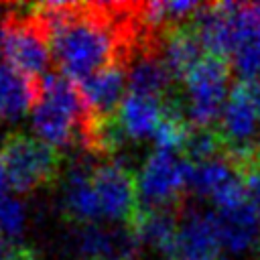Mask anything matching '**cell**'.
<instances>
[{
  "instance_id": "obj_20",
  "label": "cell",
  "mask_w": 260,
  "mask_h": 260,
  "mask_svg": "<svg viewBox=\"0 0 260 260\" xmlns=\"http://www.w3.org/2000/svg\"><path fill=\"white\" fill-rule=\"evenodd\" d=\"M203 6L189 0H173V2H150L140 6V18L146 26L154 28H177L183 20L197 14Z\"/></svg>"
},
{
  "instance_id": "obj_16",
  "label": "cell",
  "mask_w": 260,
  "mask_h": 260,
  "mask_svg": "<svg viewBox=\"0 0 260 260\" xmlns=\"http://www.w3.org/2000/svg\"><path fill=\"white\" fill-rule=\"evenodd\" d=\"M91 167L93 165H87V162L73 165L67 171L61 187L63 211L79 225L102 223L100 203H98V195L91 181Z\"/></svg>"
},
{
  "instance_id": "obj_10",
  "label": "cell",
  "mask_w": 260,
  "mask_h": 260,
  "mask_svg": "<svg viewBox=\"0 0 260 260\" xmlns=\"http://www.w3.org/2000/svg\"><path fill=\"white\" fill-rule=\"evenodd\" d=\"M228 61L240 81L260 83V2L236 4Z\"/></svg>"
},
{
  "instance_id": "obj_7",
  "label": "cell",
  "mask_w": 260,
  "mask_h": 260,
  "mask_svg": "<svg viewBox=\"0 0 260 260\" xmlns=\"http://www.w3.org/2000/svg\"><path fill=\"white\" fill-rule=\"evenodd\" d=\"M0 57L14 71L37 79L49 73L53 51L47 32L28 20H8L0 26Z\"/></svg>"
},
{
  "instance_id": "obj_6",
  "label": "cell",
  "mask_w": 260,
  "mask_h": 260,
  "mask_svg": "<svg viewBox=\"0 0 260 260\" xmlns=\"http://www.w3.org/2000/svg\"><path fill=\"white\" fill-rule=\"evenodd\" d=\"M219 138L230 146L238 160L250 158L260 138V83L238 81L219 116Z\"/></svg>"
},
{
  "instance_id": "obj_26",
  "label": "cell",
  "mask_w": 260,
  "mask_h": 260,
  "mask_svg": "<svg viewBox=\"0 0 260 260\" xmlns=\"http://www.w3.org/2000/svg\"><path fill=\"white\" fill-rule=\"evenodd\" d=\"M116 260H136L134 256H122V258H116Z\"/></svg>"
},
{
  "instance_id": "obj_21",
  "label": "cell",
  "mask_w": 260,
  "mask_h": 260,
  "mask_svg": "<svg viewBox=\"0 0 260 260\" xmlns=\"http://www.w3.org/2000/svg\"><path fill=\"white\" fill-rule=\"evenodd\" d=\"M28 223V213L20 197L12 189H0V236L10 242L22 238Z\"/></svg>"
},
{
  "instance_id": "obj_24",
  "label": "cell",
  "mask_w": 260,
  "mask_h": 260,
  "mask_svg": "<svg viewBox=\"0 0 260 260\" xmlns=\"http://www.w3.org/2000/svg\"><path fill=\"white\" fill-rule=\"evenodd\" d=\"M18 252H20V248H16L14 242L0 236V260H14Z\"/></svg>"
},
{
  "instance_id": "obj_9",
  "label": "cell",
  "mask_w": 260,
  "mask_h": 260,
  "mask_svg": "<svg viewBox=\"0 0 260 260\" xmlns=\"http://www.w3.org/2000/svg\"><path fill=\"white\" fill-rule=\"evenodd\" d=\"M91 181L100 203L102 223H122L136 209V179L118 160H106L91 167Z\"/></svg>"
},
{
  "instance_id": "obj_14",
  "label": "cell",
  "mask_w": 260,
  "mask_h": 260,
  "mask_svg": "<svg viewBox=\"0 0 260 260\" xmlns=\"http://www.w3.org/2000/svg\"><path fill=\"white\" fill-rule=\"evenodd\" d=\"M138 248L132 232H120L106 228L104 223L81 225L71 238V250L79 260H116L122 256H134Z\"/></svg>"
},
{
  "instance_id": "obj_1",
  "label": "cell",
  "mask_w": 260,
  "mask_h": 260,
  "mask_svg": "<svg viewBox=\"0 0 260 260\" xmlns=\"http://www.w3.org/2000/svg\"><path fill=\"white\" fill-rule=\"evenodd\" d=\"M37 20L47 30L61 73L73 83L114 65L118 35L100 8L89 12L79 4L45 2L37 6Z\"/></svg>"
},
{
  "instance_id": "obj_13",
  "label": "cell",
  "mask_w": 260,
  "mask_h": 260,
  "mask_svg": "<svg viewBox=\"0 0 260 260\" xmlns=\"http://www.w3.org/2000/svg\"><path fill=\"white\" fill-rule=\"evenodd\" d=\"M213 215H215L221 250L230 254H246L258 246L260 213L248 203V199L215 209Z\"/></svg>"
},
{
  "instance_id": "obj_2",
  "label": "cell",
  "mask_w": 260,
  "mask_h": 260,
  "mask_svg": "<svg viewBox=\"0 0 260 260\" xmlns=\"http://www.w3.org/2000/svg\"><path fill=\"white\" fill-rule=\"evenodd\" d=\"M89 126L91 120L77 83L63 73H47L41 77L37 102L30 112L32 136L59 150L71 146L81 136H85L89 144Z\"/></svg>"
},
{
  "instance_id": "obj_12",
  "label": "cell",
  "mask_w": 260,
  "mask_h": 260,
  "mask_svg": "<svg viewBox=\"0 0 260 260\" xmlns=\"http://www.w3.org/2000/svg\"><path fill=\"white\" fill-rule=\"evenodd\" d=\"M77 87L89 120L93 124H100L108 122V116L116 114V110L120 108L124 95L128 93V79L126 71L118 63H114L79 81Z\"/></svg>"
},
{
  "instance_id": "obj_11",
  "label": "cell",
  "mask_w": 260,
  "mask_h": 260,
  "mask_svg": "<svg viewBox=\"0 0 260 260\" xmlns=\"http://www.w3.org/2000/svg\"><path fill=\"white\" fill-rule=\"evenodd\" d=\"M221 252L213 211L191 209L179 219L173 248L165 260H221Z\"/></svg>"
},
{
  "instance_id": "obj_8",
  "label": "cell",
  "mask_w": 260,
  "mask_h": 260,
  "mask_svg": "<svg viewBox=\"0 0 260 260\" xmlns=\"http://www.w3.org/2000/svg\"><path fill=\"white\" fill-rule=\"evenodd\" d=\"M189 191L211 201L215 209L240 203L246 199L244 169L223 154L201 162H191Z\"/></svg>"
},
{
  "instance_id": "obj_15",
  "label": "cell",
  "mask_w": 260,
  "mask_h": 260,
  "mask_svg": "<svg viewBox=\"0 0 260 260\" xmlns=\"http://www.w3.org/2000/svg\"><path fill=\"white\" fill-rule=\"evenodd\" d=\"M167 114V106L158 98L132 93L128 91L116 110V128L122 136L130 140H148L154 138L162 118Z\"/></svg>"
},
{
  "instance_id": "obj_5",
  "label": "cell",
  "mask_w": 260,
  "mask_h": 260,
  "mask_svg": "<svg viewBox=\"0 0 260 260\" xmlns=\"http://www.w3.org/2000/svg\"><path fill=\"white\" fill-rule=\"evenodd\" d=\"M191 160L173 150L154 148L136 173V197L140 211L169 209L185 191H189Z\"/></svg>"
},
{
  "instance_id": "obj_3",
  "label": "cell",
  "mask_w": 260,
  "mask_h": 260,
  "mask_svg": "<svg viewBox=\"0 0 260 260\" xmlns=\"http://www.w3.org/2000/svg\"><path fill=\"white\" fill-rule=\"evenodd\" d=\"M230 65L221 57L205 55L183 79L185 120L197 130H209L219 122L230 98Z\"/></svg>"
},
{
  "instance_id": "obj_17",
  "label": "cell",
  "mask_w": 260,
  "mask_h": 260,
  "mask_svg": "<svg viewBox=\"0 0 260 260\" xmlns=\"http://www.w3.org/2000/svg\"><path fill=\"white\" fill-rule=\"evenodd\" d=\"M126 79H128V91L158 100L167 95V91L175 81L173 73L169 71L160 55L154 51H144L140 55H134L126 69Z\"/></svg>"
},
{
  "instance_id": "obj_23",
  "label": "cell",
  "mask_w": 260,
  "mask_h": 260,
  "mask_svg": "<svg viewBox=\"0 0 260 260\" xmlns=\"http://www.w3.org/2000/svg\"><path fill=\"white\" fill-rule=\"evenodd\" d=\"M244 191L248 203L260 213V162H250L244 169Z\"/></svg>"
},
{
  "instance_id": "obj_25",
  "label": "cell",
  "mask_w": 260,
  "mask_h": 260,
  "mask_svg": "<svg viewBox=\"0 0 260 260\" xmlns=\"http://www.w3.org/2000/svg\"><path fill=\"white\" fill-rule=\"evenodd\" d=\"M14 260H35V258H32V254H30V252L20 250V252L16 254V258H14Z\"/></svg>"
},
{
  "instance_id": "obj_4",
  "label": "cell",
  "mask_w": 260,
  "mask_h": 260,
  "mask_svg": "<svg viewBox=\"0 0 260 260\" xmlns=\"http://www.w3.org/2000/svg\"><path fill=\"white\" fill-rule=\"evenodd\" d=\"M0 162L14 193H30L49 183L59 169L55 148L28 134H10L0 146Z\"/></svg>"
},
{
  "instance_id": "obj_18",
  "label": "cell",
  "mask_w": 260,
  "mask_h": 260,
  "mask_svg": "<svg viewBox=\"0 0 260 260\" xmlns=\"http://www.w3.org/2000/svg\"><path fill=\"white\" fill-rule=\"evenodd\" d=\"M179 219L171 209H146L138 211L132 223V236L138 246H146L152 252L169 256L175 236H177Z\"/></svg>"
},
{
  "instance_id": "obj_22",
  "label": "cell",
  "mask_w": 260,
  "mask_h": 260,
  "mask_svg": "<svg viewBox=\"0 0 260 260\" xmlns=\"http://www.w3.org/2000/svg\"><path fill=\"white\" fill-rule=\"evenodd\" d=\"M189 124L185 120L183 114L175 112V110H169L167 108V114L154 134V148H160V150H173V152H181L185 150V144L189 140Z\"/></svg>"
},
{
  "instance_id": "obj_19",
  "label": "cell",
  "mask_w": 260,
  "mask_h": 260,
  "mask_svg": "<svg viewBox=\"0 0 260 260\" xmlns=\"http://www.w3.org/2000/svg\"><path fill=\"white\" fill-rule=\"evenodd\" d=\"M160 59L169 67L175 79H185V75L207 55L199 37L193 28H171L160 43Z\"/></svg>"
}]
</instances>
